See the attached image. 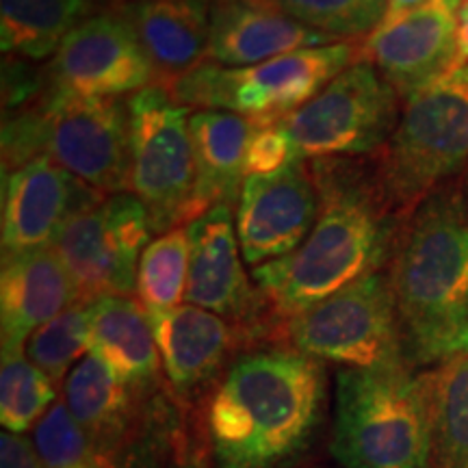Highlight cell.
Returning a JSON list of instances; mask_svg holds the SVG:
<instances>
[{"instance_id": "cell-1", "label": "cell", "mask_w": 468, "mask_h": 468, "mask_svg": "<svg viewBox=\"0 0 468 468\" xmlns=\"http://www.w3.org/2000/svg\"><path fill=\"white\" fill-rule=\"evenodd\" d=\"M308 165L319 193L317 224L292 254L251 271L282 330L303 310L382 271L403 226L386 207L368 156Z\"/></svg>"}, {"instance_id": "cell-2", "label": "cell", "mask_w": 468, "mask_h": 468, "mask_svg": "<svg viewBox=\"0 0 468 468\" xmlns=\"http://www.w3.org/2000/svg\"><path fill=\"white\" fill-rule=\"evenodd\" d=\"M324 399L321 360L289 345L245 351L208 401V441L218 468L295 464L317 434Z\"/></svg>"}, {"instance_id": "cell-3", "label": "cell", "mask_w": 468, "mask_h": 468, "mask_svg": "<svg viewBox=\"0 0 468 468\" xmlns=\"http://www.w3.org/2000/svg\"><path fill=\"white\" fill-rule=\"evenodd\" d=\"M388 280L408 365L434 367L458 354L468 317V204L460 183L442 185L403 221Z\"/></svg>"}, {"instance_id": "cell-4", "label": "cell", "mask_w": 468, "mask_h": 468, "mask_svg": "<svg viewBox=\"0 0 468 468\" xmlns=\"http://www.w3.org/2000/svg\"><path fill=\"white\" fill-rule=\"evenodd\" d=\"M48 156L93 189L131 193V113L124 98H83L48 87L3 117V174Z\"/></svg>"}, {"instance_id": "cell-5", "label": "cell", "mask_w": 468, "mask_h": 468, "mask_svg": "<svg viewBox=\"0 0 468 468\" xmlns=\"http://www.w3.org/2000/svg\"><path fill=\"white\" fill-rule=\"evenodd\" d=\"M406 360L336 376L332 455L343 468H430L431 420Z\"/></svg>"}, {"instance_id": "cell-6", "label": "cell", "mask_w": 468, "mask_h": 468, "mask_svg": "<svg viewBox=\"0 0 468 468\" xmlns=\"http://www.w3.org/2000/svg\"><path fill=\"white\" fill-rule=\"evenodd\" d=\"M386 207L406 221L468 167V79L455 69L406 102L395 133L368 156Z\"/></svg>"}, {"instance_id": "cell-7", "label": "cell", "mask_w": 468, "mask_h": 468, "mask_svg": "<svg viewBox=\"0 0 468 468\" xmlns=\"http://www.w3.org/2000/svg\"><path fill=\"white\" fill-rule=\"evenodd\" d=\"M358 42L345 39L250 68H224L207 61L165 85L183 107L197 111H230L259 126L278 124L313 101L343 69L356 63Z\"/></svg>"}, {"instance_id": "cell-8", "label": "cell", "mask_w": 468, "mask_h": 468, "mask_svg": "<svg viewBox=\"0 0 468 468\" xmlns=\"http://www.w3.org/2000/svg\"><path fill=\"white\" fill-rule=\"evenodd\" d=\"M399 109L393 85L373 66L356 61L280 126L297 161L358 159L384 148L399 124Z\"/></svg>"}, {"instance_id": "cell-9", "label": "cell", "mask_w": 468, "mask_h": 468, "mask_svg": "<svg viewBox=\"0 0 468 468\" xmlns=\"http://www.w3.org/2000/svg\"><path fill=\"white\" fill-rule=\"evenodd\" d=\"M131 113V193L148 210L154 234L189 226L197 169L189 131L193 109L161 85L128 98Z\"/></svg>"}, {"instance_id": "cell-10", "label": "cell", "mask_w": 468, "mask_h": 468, "mask_svg": "<svg viewBox=\"0 0 468 468\" xmlns=\"http://www.w3.org/2000/svg\"><path fill=\"white\" fill-rule=\"evenodd\" d=\"M282 345L343 368L406 360L388 273L365 276L286 321Z\"/></svg>"}, {"instance_id": "cell-11", "label": "cell", "mask_w": 468, "mask_h": 468, "mask_svg": "<svg viewBox=\"0 0 468 468\" xmlns=\"http://www.w3.org/2000/svg\"><path fill=\"white\" fill-rule=\"evenodd\" d=\"M152 234L148 210L133 193H115L69 219L52 248L72 280L76 302L90 306L102 297L131 295Z\"/></svg>"}, {"instance_id": "cell-12", "label": "cell", "mask_w": 468, "mask_h": 468, "mask_svg": "<svg viewBox=\"0 0 468 468\" xmlns=\"http://www.w3.org/2000/svg\"><path fill=\"white\" fill-rule=\"evenodd\" d=\"M189 241L191 262L185 302L248 327L261 345H282V327L243 267L230 204H219L189 224Z\"/></svg>"}, {"instance_id": "cell-13", "label": "cell", "mask_w": 468, "mask_h": 468, "mask_svg": "<svg viewBox=\"0 0 468 468\" xmlns=\"http://www.w3.org/2000/svg\"><path fill=\"white\" fill-rule=\"evenodd\" d=\"M57 91L83 98H122L159 85L154 68L120 14L90 16L63 39L46 66Z\"/></svg>"}, {"instance_id": "cell-14", "label": "cell", "mask_w": 468, "mask_h": 468, "mask_svg": "<svg viewBox=\"0 0 468 468\" xmlns=\"http://www.w3.org/2000/svg\"><path fill=\"white\" fill-rule=\"evenodd\" d=\"M460 0H430L390 22H379L358 42L356 61L368 63L393 85L401 102L455 69Z\"/></svg>"}, {"instance_id": "cell-15", "label": "cell", "mask_w": 468, "mask_h": 468, "mask_svg": "<svg viewBox=\"0 0 468 468\" xmlns=\"http://www.w3.org/2000/svg\"><path fill=\"white\" fill-rule=\"evenodd\" d=\"M319 218V193L308 161L245 178L237 202V237L245 265L284 259L306 241Z\"/></svg>"}, {"instance_id": "cell-16", "label": "cell", "mask_w": 468, "mask_h": 468, "mask_svg": "<svg viewBox=\"0 0 468 468\" xmlns=\"http://www.w3.org/2000/svg\"><path fill=\"white\" fill-rule=\"evenodd\" d=\"M3 256L50 248L69 219L109 197L48 156L3 174Z\"/></svg>"}, {"instance_id": "cell-17", "label": "cell", "mask_w": 468, "mask_h": 468, "mask_svg": "<svg viewBox=\"0 0 468 468\" xmlns=\"http://www.w3.org/2000/svg\"><path fill=\"white\" fill-rule=\"evenodd\" d=\"M169 388L191 399L224 376L228 367L261 341L248 327L200 306H178L148 314Z\"/></svg>"}, {"instance_id": "cell-18", "label": "cell", "mask_w": 468, "mask_h": 468, "mask_svg": "<svg viewBox=\"0 0 468 468\" xmlns=\"http://www.w3.org/2000/svg\"><path fill=\"white\" fill-rule=\"evenodd\" d=\"M341 42L276 9L250 0H210L208 61L224 68H250L292 50ZM345 42V39H343Z\"/></svg>"}, {"instance_id": "cell-19", "label": "cell", "mask_w": 468, "mask_h": 468, "mask_svg": "<svg viewBox=\"0 0 468 468\" xmlns=\"http://www.w3.org/2000/svg\"><path fill=\"white\" fill-rule=\"evenodd\" d=\"M76 291L55 248L3 256L0 335L3 351H25L37 327L72 306Z\"/></svg>"}, {"instance_id": "cell-20", "label": "cell", "mask_w": 468, "mask_h": 468, "mask_svg": "<svg viewBox=\"0 0 468 468\" xmlns=\"http://www.w3.org/2000/svg\"><path fill=\"white\" fill-rule=\"evenodd\" d=\"M165 87L208 61L210 0H139L117 7Z\"/></svg>"}, {"instance_id": "cell-21", "label": "cell", "mask_w": 468, "mask_h": 468, "mask_svg": "<svg viewBox=\"0 0 468 468\" xmlns=\"http://www.w3.org/2000/svg\"><path fill=\"white\" fill-rule=\"evenodd\" d=\"M61 388V399L76 423L83 427L102 458L120 468L117 458L131 444L142 419V403L148 399L128 388L91 351L69 371Z\"/></svg>"}, {"instance_id": "cell-22", "label": "cell", "mask_w": 468, "mask_h": 468, "mask_svg": "<svg viewBox=\"0 0 468 468\" xmlns=\"http://www.w3.org/2000/svg\"><path fill=\"white\" fill-rule=\"evenodd\" d=\"M91 354L134 393L154 397L163 388V362L148 313L131 297H102L90 303Z\"/></svg>"}, {"instance_id": "cell-23", "label": "cell", "mask_w": 468, "mask_h": 468, "mask_svg": "<svg viewBox=\"0 0 468 468\" xmlns=\"http://www.w3.org/2000/svg\"><path fill=\"white\" fill-rule=\"evenodd\" d=\"M256 122L230 111H193L189 131L196 150L197 183L189 224L219 204L239 202L245 183V156Z\"/></svg>"}, {"instance_id": "cell-24", "label": "cell", "mask_w": 468, "mask_h": 468, "mask_svg": "<svg viewBox=\"0 0 468 468\" xmlns=\"http://www.w3.org/2000/svg\"><path fill=\"white\" fill-rule=\"evenodd\" d=\"M431 420L430 468H468V354L419 373Z\"/></svg>"}, {"instance_id": "cell-25", "label": "cell", "mask_w": 468, "mask_h": 468, "mask_svg": "<svg viewBox=\"0 0 468 468\" xmlns=\"http://www.w3.org/2000/svg\"><path fill=\"white\" fill-rule=\"evenodd\" d=\"M90 0H0V44L5 57H52L63 39L90 17Z\"/></svg>"}, {"instance_id": "cell-26", "label": "cell", "mask_w": 468, "mask_h": 468, "mask_svg": "<svg viewBox=\"0 0 468 468\" xmlns=\"http://www.w3.org/2000/svg\"><path fill=\"white\" fill-rule=\"evenodd\" d=\"M189 262V226L172 228L150 241L139 261L134 284V295L145 313H167L185 302Z\"/></svg>"}, {"instance_id": "cell-27", "label": "cell", "mask_w": 468, "mask_h": 468, "mask_svg": "<svg viewBox=\"0 0 468 468\" xmlns=\"http://www.w3.org/2000/svg\"><path fill=\"white\" fill-rule=\"evenodd\" d=\"M57 386L25 351H3L0 365V423L5 431H33L57 399Z\"/></svg>"}, {"instance_id": "cell-28", "label": "cell", "mask_w": 468, "mask_h": 468, "mask_svg": "<svg viewBox=\"0 0 468 468\" xmlns=\"http://www.w3.org/2000/svg\"><path fill=\"white\" fill-rule=\"evenodd\" d=\"M91 351L90 306H72L33 332L25 354L57 388H61L69 371Z\"/></svg>"}, {"instance_id": "cell-29", "label": "cell", "mask_w": 468, "mask_h": 468, "mask_svg": "<svg viewBox=\"0 0 468 468\" xmlns=\"http://www.w3.org/2000/svg\"><path fill=\"white\" fill-rule=\"evenodd\" d=\"M335 39H362L384 20L365 0H250Z\"/></svg>"}, {"instance_id": "cell-30", "label": "cell", "mask_w": 468, "mask_h": 468, "mask_svg": "<svg viewBox=\"0 0 468 468\" xmlns=\"http://www.w3.org/2000/svg\"><path fill=\"white\" fill-rule=\"evenodd\" d=\"M31 442L44 468H113L76 423L63 399L52 403L35 425Z\"/></svg>"}, {"instance_id": "cell-31", "label": "cell", "mask_w": 468, "mask_h": 468, "mask_svg": "<svg viewBox=\"0 0 468 468\" xmlns=\"http://www.w3.org/2000/svg\"><path fill=\"white\" fill-rule=\"evenodd\" d=\"M297 156L292 152L289 134L278 124L259 126L251 137L248 156H245V178L250 176H269L282 172Z\"/></svg>"}, {"instance_id": "cell-32", "label": "cell", "mask_w": 468, "mask_h": 468, "mask_svg": "<svg viewBox=\"0 0 468 468\" xmlns=\"http://www.w3.org/2000/svg\"><path fill=\"white\" fill-rule=\"evenodd\" d=\"M50 87L46 68L33 66L27 58L5 57L3 63V113H11L44 96Z\"/></svg>"}, {"instance_id": "cell-33", "label": "cell", "mask_w": 468, "mask_h": 468, "mask_svg": "<svg viewBox=\"0 0 468 468\" xmlns=\"http://www.w3.org/2000/svg\"><path fill=\"white\" fill-rule=\"evenodd\" d=\"M0 468H44L33 442L20 434H0Z\"/></svg>"}, {"instance_id": "cell-34", "label": "cell", "mask_w": 468, "mask_h": 468, "mask_svg": "<svg viewBox=\"0 0 468 468\" xmlns=\"http://www.w3.org/2000/svg\"><path fill=\"white\" fill-rule=\"evenodd\" d=\"M455 22H458V52H455V69H458L468 66V0H460Z\"/></svg>"}, {"instance_id": "cell-35", "label": "cell", "mask_w": 468, "mask_h": 468, "mask_svg": "<svg viewBox=\"0 0 468 468\" xmlns=\"http://www.w3.org/2000/svg\"><path fill=\"white\" fill-rule=\"evenodd\" d=\"M425 3H430V0H386V14L382 22L397 20V17L406 16L410 11L423 7Z\"/></svg>"}, {"instance_id": "cell-36", "label": "cell", "mask_w": 468, "mask_h": 468, "mask_svg": "<svg viewBox=\"0 0 468 468\" xmlns=\"http://www.w3.org/2000/svg\"><path fill=\"white\" fill-rule=\"evenodd\" d=\"M458 354H468V317H466L464 330H462V336H460V351H458Z\"/></svg>"}, {"instance_id": "cell-37", "label": "cell", "mask_w": 468, "mask_h": 468, "mask_svg": "<svg viewBox=\"0 0 468 468\" xmlns=\"http://www.w3.org/2000/svg\"><path fill=\"white\" fill-rule=\"evenodd\" d=\"M365 3H368L371 7H376L382 11V14H386V0H365Z\"/></svg>"}, {"instance_id": "cell-38", "label": "cell", "mask_w": 468, "mask_h": 468, "mask_svg": "<svg viewBox=\"0 0 468 468\" xmlns=\"http://www.w3.org/2000/svg\"><path fill=\"white\" fill-rule=\"evenodd\" d=\"M458 69H462V72L466 74V79H468V66H464V68H458Z\"/></svg>"}, {"instance_id": "cell-39", "label": "cell", "mask_w": 468, "mask_h": 468, "mask_svg": "<svg viewBox=\"0 0 468 468\" xmlns=\"http://www.w3.org/2000/svg\"><path fill=\"white\" fill-rule=\"evenodd\" d=\"M466 204H468V174H466Z\"/></svg>"}, {"instance_id": "cell-40", "label": "cell", "mask_w": 468, "mask_h": 468, "mask_svg": "<svg viewBox=\"0 0 468 468\" xmlns=\"http://www.w3.org/2000/svg\"><path fill=\"white\" fill-rule=\"evenodd\" d=\"M134 3H139V0H134Z\"/></svg>"}]
</instances>
